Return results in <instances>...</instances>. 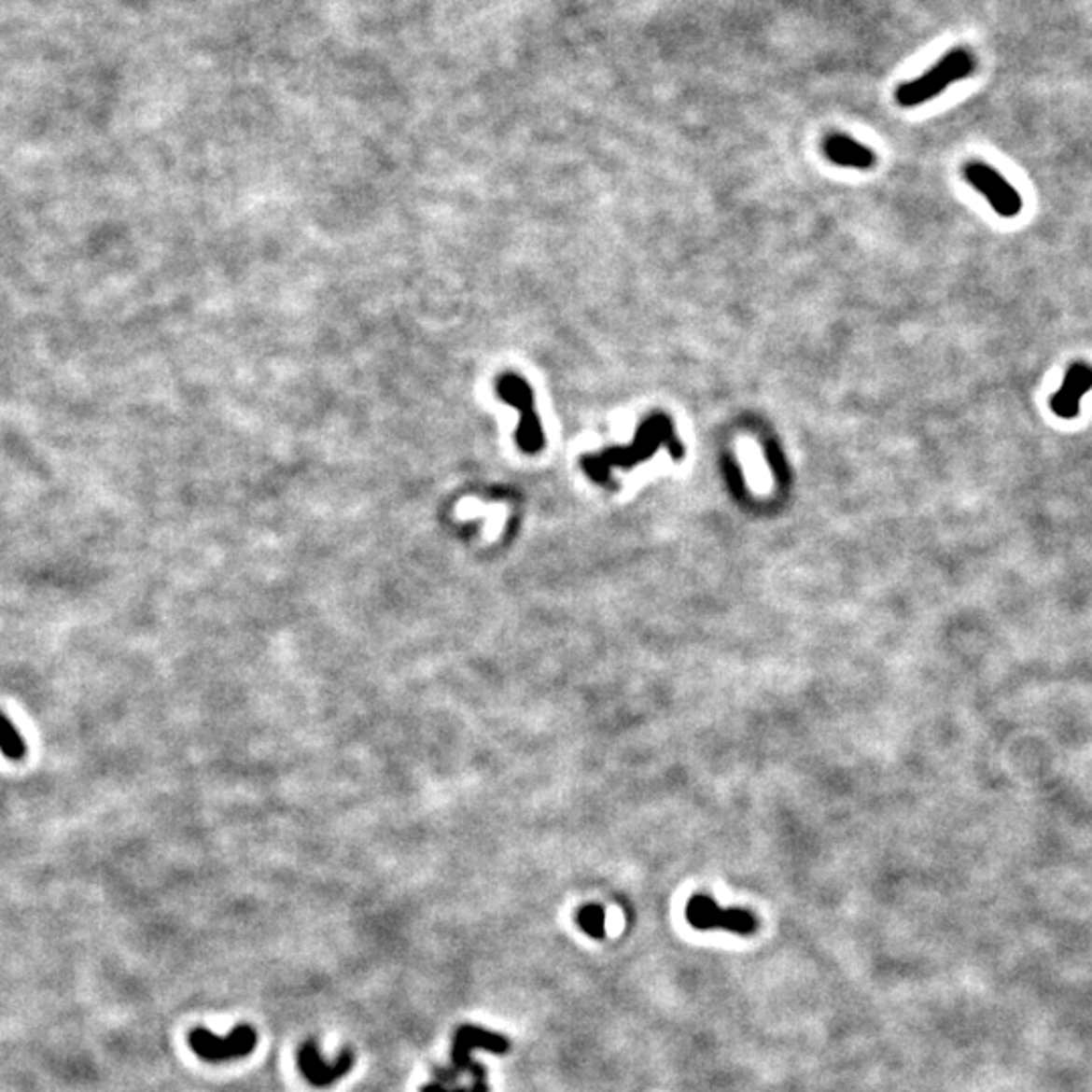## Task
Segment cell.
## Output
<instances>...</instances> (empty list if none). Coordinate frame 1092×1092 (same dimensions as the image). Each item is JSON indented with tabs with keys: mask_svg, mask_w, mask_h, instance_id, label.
<instances>
[{
	"mask_svg": "<svg viewBox=\"0 0 1092 1092\" xmlns=\"http://www.w3.org/2000/svg\"><path fill=\"white\" fill-rule=\"evenodd\" d=\"M662 445H665L667 452L676 459H682L684 447L678 441L672 421L665 415H653L641 425L634 443L629 447L607 449L599 455L585 457L582 459V468L595 482H605L613 468H634L641 464L643 459H648L653 452H658Z\"/></svg>",
	"mask_w": 1092,
	"mask_h": 1092,
	"instance_id": "6da1fadb",
	"label": "cell"
},
{
	"mask_svg": "<svg viewBox=\"0 0 1092 1092\" xmlns=\"http://www.w3.org/2000/svg\"><path fill=\"white\" fill-rule=\"evenodd\" d=\"M975 71V57L969 49L957 47L946 51L937 63L917 79L898 85L894 100L901 107H917L941 95L949 85L969 77Z\"/></svg>",
	"mask_w": 1092,
	"mask_h": 1092,
	"instance_id": "7a4b0ae2",
	"label": "cell"
},
{
	"mask_svg": "<svg viewBox=\"0 0 1092 1092\" xmlns=\"http://www.w3.org/2000/svg\"><path fill=\"white\" fill-rule=\"evenodd\" d=\"M476 1048L488 1050L494 1054H506L510 1050V1042L504 1036L496 1034V1031H488V1029H482L476 1026H459L455 1029V1036H454L452 1066L435 1068L433 1071L437 1083L447 1086V1085L455 1083L461 1072H471L473 1088H476V1092H490L485 1068L471 1060V1050H476Z\"/></svg>",
	"mask_w": 1092,
	"mask_h": 1092,
	"instance_id": "3957f363",
	"label": "cell"
},
{
	"mask_svg": "<svg viewBox=\"0 0 1092 1092\" xmlns=\"http://www.w3.org/2000/svg\"><path fill=\"white\" fill-rule=\"evenodd\" d=\"M497 395L504 403L520 411V423L516 431L518 447L525 454H539L544 447V431L534 409V393L530 385L518 374H502L497 381Z\"/></svg>",
	"mask_w": 1092,
	"mask_h": 1092,
	"instance_id": "277c9868",
	"label": "cell"
},
{
	"mask_svg": "<svg viewBox=\"0 0 1092 1092\" xmlns=\"http://www.w3.org/2000/svg\"><path fill=\"white\" fill-rule=\"evenodd\" d=\"M686 920L698 931L724 929L728 932L755 934L759 920L745 908H722L707 894H694L686 904Z\"/></svg>",
	"mask_w": 1092,
	"mask_h": 1092,
	"instance_id": "5b68a950",
	"label": "cell"
},
{
	"mask_svg": "<svg viewBox=\"0 0 1092 1092\" xmlns=\"http://www.w3.org/2000/svg\"><path fill=\"white\" fill-rule=\"evenodd\" d=\"M963 176L971 187L987 199L991 209L1000 217L1014 218L1022 213L1024 209L1022 194H1019L1012 182H1007L993 166L979 161L967 162L963 166Z\"/></svg>",
	"mask_w": 1092,
	"mask_h": 1092,
	"instance_id": "8992f818",
	"label": "cell"
},
{
	"mask_svg": "<svg viewBox=\"0 0 1092 1092\" xmlns=\"http://www.w3.org/2000/svg\"><path fill=\"white\" fill-rule=\"evenodd\" d=\"M189 1046L206 1062H225L229 1058H243L258 1046L255 1028L241 1024L227 1038H218L204 1028H194L189 1034Z\"/></svg>",
	"mask_w": 1092,
	"mask_h": 1092,
	"instance_id": "52a82bcc",
	"label": "cell"
},
{
	"mask_svg": "<svg viewBox=\"0 0 1092 1092\" xmlns=\"http://www.w3.org/2000/svg\"><path fill=\"white\" fill-rule=\"evenodd\" d=\"M352 1066H355V1052L352 1050H343L338 1058L332 1062H326L322 1058V1054H320L318 1046H315L314 1040L303 1042L301 1048L298 1050L300 1072L303 1074V1078H306L310 1085L318 1086V1088L338 1083L340 1078L352 1071Z\"/></svg>",
	"mask_w": 1092,
	"mask_h": 1092,
	"instance_id": "ba28073f",
	"label": "cell"
},
{
	"mask_svg": "<svg viewBox=\"0 0 1092 1092\" xmlns=\"http://www.w3.org/2000/svg\"><path fill=\"white\" fill-rule=\"evenodd\" d=\"M1092 388V367L1085 360L1068 367L1058 391L1050 397V409L1060 419H1076L1080 415L1083 397Z\"/></svg>",
	"mask_w": 1092,
	"mask_h": 1092,
	"instance_id": "9c48e42d",
	"label": "cell"
},
{
	"mask_svg": "<svg viewBox=\"0 0 1092 1092\" xmlns=\"http://www.w3.org/2000/svg\"><path fill=\"white\" fill-rule=\"evenodd\" d=\"M823 152L828 156L830 162L844 168L870 170L876 164V154H874L868 146L852 140L846 136V133H830V136L823 140Z\"/></svg>",
	"mask_w": 1092,
	"mask_h": 1092,
	"instance_id": "30bf717a",
	"label": "cell"
},
{
	"mask_svg": "<svg viewBox=\"0 0 1092 1092\" xmlns=\"http://www.w3.org/2000/svg\"><path fill=\"white\" fill-rule=\"evenodd\" d=\"M577 922H579V927L589 934V937H593V939L605 937V910L601 906H597V904L582 906L577 913Z\"/></svg>",
	"mask_w": 1092,
	"mask_h": 1092,
	"instance_id": "8fae6325",
	"label": "cell"
},
{
	"mask_svg": "<svg viewBox=\"0 0 1092 1092\" xmlns=\"http://www.w3.org/2000/svg\"><path fill=\"white\" fill-rule=\"evenodd\" d=\"M0 749H3L8 757L12 759H19L24 750L22 740L19 738V735L15 733V728H12L3 716H0Z\"/></svg>",
	"mask_w": 1092,
	"mask_h": 1092,
	"instance_id": "7c38bea8",
	"label": "cell"
},
{
	"mask_svg": "<svg viewBox=\"0 0 1092 1092\" xmlns=\"http://www.w3.org/2000/svg\"><path fill=\"white\" fill-rule=\"evenodd\" d=\"M421 1092H476V1088L469 1086V1088H447L441 1083H429L421 1086Z\"/></svg>",
	"mask_w": 1092,
	"mask_h": 1092,
	"instance_id": "4fadbf2b",
	"label": "cell"
}]
</instances>
